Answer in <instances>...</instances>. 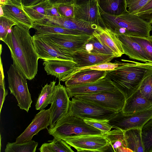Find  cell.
<instances>
[{"label": "cell", "mask_w": 152, "mask_h": 152, "mask_svg": "<svg viewBox=\"0 0 152 152\" xmlns=\"http://www.w3.org/2000/svg\"><path fill=\"white\" fill-rule=\"evenodd\" d=\"M29 29L20 25H15L2 41L10 50L13 65L26 79L31 80L37 74L39 58Z\"/></svg>", "instance_id": "cell-1"}, {"label": "cell", "mask_w": 152, "mask_h": 152, "mask_svg": "<svg viewBox=\"0 0 152 152\" xmlns=\"http://www.w3.org/2000/svg\"><path fill=\"white\" fill-rule=\"evenodd\" d=\"M127 62L107 72L110 78L126 99L137 90L142 80L152 72V63L122 59Z\"/></svg>", "instance_id": "cell-2"}, {"label": "cell", "mask_w": 152, "mask_h": 152, "mask_svg": "<svg viewBox=\"0 0 152 152\" xmlns=\"http://www.w3.org/2000/svg\"><path fill=\"white\" fill-rule=\"evenodd\" d=\"M99 7L104 28L117 34L148 37L152 30V23L136 14L128 12L119 15H109Z\"/></svg>", "instance_id": "cell-3"}, {"label": "cell", "mask_w": 152, "mask_h": 152, "mask_svg": "<svg viewBox=\"0 0 152 152\" xmlns=\"http://www.w3.org/2000/svg\"><path fill=\"white\" fill-rule=\"evenodd\" d=\"M47 129L50 135L58 139L71 135L104 134L100 130L87 124L84 119L68 113L57 121L53 128Z\"/></svg>", "instance_id": "cell-4"}, {"label": "cell", "mask_w": 152, "mask_h": 152, "mask_svg": "<svg viewBox=\"0 0 152 152\" xmlns=\"http://www.w3.org/2000/svg\"><path fill=\"white\" fill-rule=\"evenodd\" d=\"M7 74L10 94L15 97L20 109L28 112L32 101L26 78L13 64L11 65Z\"/></svg>", "instance_id": "cell-5"}, {"label": "cell", "mask_w": 152, "mask_h": 152, "mask_svg": "<svg viewBox=\"0 0 152 152\" xmlns=\"http://www.w3.org/2000/svg\"><path fill=\"white\" fill-rule=\"evenodd\" d=\"M118 113L92 102L73 97L70 101L68 114L83 119L109 120Z\"/></svg>", "instance_id": "cell-6"}, {"label": "cell", "mask_w": 152, "mask_h": 152, "mask_svg": "<svg viewBox=\"0 0 152 152\" xmlns=\"http://www.w3.org/2000/svg\"><path fill=\"white\" fill-rule=\"evenodd\" d=\"M61 139L77 152L111 151L110 146L104 134L94 135H71Z\"/></svg>", "instance_id": "cell-7"}, {"label": "cell", "mask_w": 152, "mask_h": 152, "mask_svg": "<svg viewBox=\"0 0 152 152\" xmlns=\"http://www.w3.org/2000/svg\"><path fill=\"white\" fill-rule=\"evenodd\" d=\"M73 97L88 101L117 113L122 111L126 99L118 90L114 91L78 95Z\"/></svg>", "instance_id": "cell-8"}, {"label": "cell", "mask_w": 152, "mask_h": 152, "mask_svg": "<svg viewBox=\"0 0 152 152\" xmlns=\"http://www.w3.org/2000/svg\"><path fill=\"white\" fill-rule=\"evenodd\" d=\"M152 118V108L146 110L132 114H125L122 111L109 120L112 128L125 131L135 128H141Z\"/></svg>", "instance_id": "cell-9"}, {"label": "cell", "mask_w": 152, "mask_h": 152, "mask_svg": "<svg viewBox=\"0 0 152 152\" xmlns=\"http://www.w3.org/2000/svg\"><path fill=\"white\" fill-rule=\"evenodd\" d=\"M32 37L34 46L39 58L74 62L72 57L74 52L59 47L49 41L34 35Z\"/></svg>", "instance_id": "cell-10"}, {"label": "cell", "mask_w": 152, "mask_h": 152, "mask_svg": "<svg viewBox=\"0 0 152 152\" xmlns=\"http://www.w3.org/2000/svg\"><path fill=\"white\" fill-rule=\"evenodd\" d=\"M34 36L50 41L59 47L75 52L84 48L92 34L81 35L47 34Z\"/></svg>", "instance_id": "cell-11"}, {"label": "cell", "mask_w": 152, "mask_h": 152, "mask_svg": "<svg viewBox=\"0 0 152 152\" xmlns=\"http://www.w3.org/2000/svg\"><path fill=\"white\" fill-rule=\"evenodd\" d=\"M66 87L60 81L56 86L53 101L49 108L50 120L49 129L54 127L56 123L68 113L70 100Z\"/></svg>", "instance_id": "cell-12"}, {"label": "cell", "mask_w": 152, "mask_h": 152, "mask_svg": "<svg viewBox=\"0 0 152 152\" xmlns=\"http://www.w3.org/2000/svg\"><path fill=\"white\" fill-rule=\"evenodd\" d=\"M66 88L69 98L76 95L114 91L118 90L106 76L96 81L66 87Z\"/></svg>", "instance_id": "cell-13"}, {"label": "cell", "mask_w": 152, "mask_h": 152, "mask_svg": "<svg viewBox=\"0 0 152 152\" xmlns=\"http://www.w3.org/2000/svg\"><path fill=\"white\" fill-rule=\"evenodd\" d=\"M74 18L104 28L97 0L75 4Z\"/></svg>", "instance_id": "cell-14"}, {"label": "cell", "mask_w": 152, "mask_h": 152, "mask_svg": "<svg viewBox=\"0 0 152 152\" xmlns=\"http://www.w3.org/2000/svg\"><path fill=\"white\" fill-rule=\"evenodd\" d=\"M50 120V109H43L37 113L31 123L17 138L16 142H26L31 140L33 137L42 129L49 126Z\"/></svg>", "instance_id": "cell-15"}, {"label": "cell", "mask_w": 152, "mask_h": 152, "mask_svg": "<svg viewBox=\"0 0 152 152\" xmlns=\"http://www.w3.org/2000/svg\"><path fill=\"white\" fill-rule=\"evenodd\" d=\"M92 34L117 57H120L124 54L121 42L117 34L110 30L97 26Z\"/></svg>", "instance_id": "cell-16"}, {"label": "cell", "mask_w": 152, "mask_h": 152, "mask_svg": "<svg viewBox=\"0 0 152 152\" xmlns=\"http://www.w3.org/2000/svg\"><path fill=\"white\" fill-rule=\"evenodd\" d=\"M72 57L76 63L75 67H81L110 62L115 58V55L102 54L88 52L83 48L74 52Z\"/></svg>", "instance_id": "cell-17"}, {"label": "cell", "mask_w": 152, "mask_h": 152, "mask_svg": "<svg viewBox=\"0 0 152 152\" xmlns=\"http://www.w3.org/2000/svg\"><path fill=\"white\" fill-rule=\"evenodd\" d=\"M45 20L51 24L59 27L68 29L84 31L89 33V31H93L97 26L83 20H76L74 18L63 16H47Z\"/></svg>", "instance_id": "cell-18"}, {"label": "cell", "mask_w": 152, "mask_h": 152, "mask_svg": "<svg viewBox=\"0 0 152 152\" xmlns=\"http://www.w3.org/2000/svg\"><path fill=\"white\" fill-rule=\"evenodd\" d=\"M43 64L48 75L53 76L60 81L69 73L76 63L69 60L49 59L44 60Z\"/></svg>", "instance_id": "cell-19"}, {"label": "cell", "mask_w": 152, "mask_h": 152, "mask_svg": "<svg viewBox=\"0 0 152 152\" xmlns=\"http://www.w3.org/2000/svg\"><path fill=\"white\" fill-rule=\"evenodd\" d=\"M124 54L131 59L143 62H149L147 56L141 46L129 35L117 34Z\"/></svg>", "instance_id": "cell-20"}, {"label": "cell", "mask_w": 152, "mask_h": 152, "mask_svg": "<svg viewBox=\"0 0 152 152\" xmlns=\"http://www.w3.org/2000/svg\"><path fill=\"white\" fill-rule=\"evenodd\" d=\"M152 108V102L144 97L139 90H137L126 99L122 110L125 114L137 113Z\"/></svg>", "instance_id": "cell-21"}, {"label": "cell", "mask_w": 152, "mask_h": 152, "mask_svg": "<svg viewBox=\"0 0 152 152\" xmlns=\"http://www.w3.org/2000/svg\"><path fill=\"white\" fill-rule=\"evenodd\" d=\"M4 16L12 20L16 25H20L29 29L32 28L33 21L20 9L11 3L9 1L7 4L1 5Z\"/></svg>", "instance_id": "cell-22"}, {"label": "cell", "mask_w": 152, "mask_h": 152, "mask_svg": "<svg viewBox=\"0 0 152 152\" xmlns=\"http://www.w3.org/2000/svg\"><path fill=\"white\" fill-rule=\"evenodd\" d=\"M32 28L36 31L34 34L36 36L47 34L81 35L90 33L84 31L68 29L59 27L51 24L45 20L33 22Z\"/></svg>", "instance_id": "cell-23"}, {"label": "cell", "mask_w": 152, "mask_h": 152, "mask_svg": "<svg viewBox=\"0 0 152 152\" xmlns=\"http://www.w3.org/2000/svg\"><path fill=\"white\" fill-rule=\"evenodd\" d=\"M107 71L85 70L76 73L65 81L66 87L92 82L105 77Z\"/></svg>", "instance_id": "cell-24"}, {"label": "cell", "mask_w": 152, "mask_h": 152, "mask_svg": "<svg viewBox=\"0 0 152 152\" xmlns=\"http://www.w3.org/2000/svg\"><path fill=\"white\" fill-rule=\"evenodd\" d=\"M124 137L126 148L132 152H144L141 128H133L124 131Z\"/></svg>", "instance_id": "cell-25"}, {"label": "cell", "mask_w": 152, "mask_h": 152, "mask_svg": "<svg viewBox=\"0 0 152 152\" xmlns=\"http://www.w3.org/2000/svg\"><path fill=\"white\" fill-rule=\"evenodd\" d=\"M99 6L105 13L113 15L124 14L128 11L125 0H97Z\"/></svg>", "instance_id": "cell-26"}, {"label": "cell", "mask_w": 152, "mask_h": 152, "mask_svg": "<svg viewBox=\"0 0 152 152\" xmlns=\"http://www.w3.org/2000/svg\"><path fill=\"white\" fill-rule=\"evenodd\" d=\"M56 82L53 80L42 87L35 105L36 110H41L51 104L54 96Z\"/></svg>", "instance_id": "cell-27"}, {"label": "cell", "mask_w": 152, "mask_h": 152, "mask_svg": "<svg viewBox=\"0 0 152 152\" xmlns=\"http://www.w3.org/2000/svg\"><path fill=\"white\" fill-rule=\"evenodd\" d=\"M49 3L48 0L35 5L26 6L22 5V9L33 22L45 20L46 17V10Z\"/></svg>", "instance_id": "cell-28"}, {"label": "cell", "mask_w": 152, "mask_h": 152, "mask_svg": "<svg viewBox=\"0 0 152 152\" xmlns=\"http://www.w3.org/2000/svg\"><path fill=\"white\" fill-rule=\"evenodd\" d=\"M48 143L42 144L39 150L41 152H74L71 146L62 139L54 138Z\"/></svg>", "instance_id": "cell-29"}, {"label": "cell", "mask_w": 152, "mask_h": 152, "mask_svg": "<svg viewBox=\"0 0 152 152\" xmlns=\"http://www.w3.org/2000/svg\"><path fill=\"white\" fill-rule=\"evenodd\" d=\"M123 63L115 61L113 63L110 62L103 63L90 66L81 67H74L69 73L66 76L61 79L60 81H65L69 77L76 73L85 70H95L100 71H110L121 65Z\"/></svg>", "instance_id": "cell-30"}, {"label": "cell", "mask_w": 152, "mask_h": 152, "mask_svg": "<svg viewBox=\"0 0 152 152\" xmlns=\"http://www.w3.org/2000/svg\"><path fill=\"white\" fill-rule=\"evenodd\" d=\"M38 142L34 140L23 142H9L6 145L5 152H35Z\"/></svg>", "instance_id": "cell-31"}, {"label": "cell", "mask_w": 152, "mask_h": 152, "mask_svg": "<svg viewBox=\"0 0 152 152\" xmlns=\"http://www.w3.org/2000/svg\"><path fill=\"white\" fill-rule=\"evenodd\" d=\"M141 136L144 152H151L152 150V118L141 128Z\"/></svg>", "instance_id": "cell-32"}, {"label": "cell", "mask_w": 152, "mask_h": 152, "mask_svg": "<svg viewBox=\"0 0 152 152\" xmlns=\"http://www.w3.org/2000/svg\"><path fill=\"white\" fill-rule=\"evenodd\" d=\"M84 48L88 52L92 53L115 55L103 45L92 34Z\"/></svg>", "instance_id": "cell-33"}, {"label": "cell", "mask_w": 152, "mask_h": 152, "mask_svg": "<svg viewBox=\"0 0 152 152\" xmlns=\"http://www.w3.org/2000/svg\"><path fill=\"white\" fill-rule=\"evenodd\" d=\"M130 36L141 46L147 56L149 62L152 63V35L148 37Z\"/></svg>", "instance_id": "cell-34"}, {"label": "cell", "mask_w": 152, "mask_h": 152, "mask_svg": "<svg viewBox=\"0 0 152 152\" xmlns=\"http://www.w3.org/2000/svg\"><path fill=\"white\" fill-rule=\"evenodd\" d=\"M138 89L144 97L152 102V72L144 78Z\"/></svg>", "instance_id": "cell-35"}, {"label": "cell", "mask_w": 152, "mask_h": 152, "mask_svg": "<svg viewBox=\"0 0 152 152\" xmlns=\"http://www.w3.org/2000/svg\"><path fill=\"white\" fill-rule=\"evenodd\" d=\"M16 25L14 22L4 16L0 17V39L3 41L6 37L12 27Z\"/></svg>", "instance_id": "cell-36"}, {"label": "cell", "mask_w": 152, "mask_h": 152, "mask_svg": "<svg viewBox=\"0 0 152 152\" xmlns=\"http://www.w3.org/2000/svg\"><path fill=\"white\" fill-rule=\"evenodd\" d=\"M88 125L97 129L102 131L104 134L110 131L112 128L109 124V120H97L94 119H84Z\"/></svg>", "instance_id": "cell-37"}, {"label": "cell", "mask_w": 152, "mask_h": 152, "mask_svg": "<svg viewBox=\"0 0 152 152\" xmlns=\"http://www.w3.org/2000/svg\"><path fill=\"white\" fill-rule=\"evenodd\" d=\"M151 0H125L127 10L131 14H136Z\"/></svg>", "instance_id": "cell-38"}, {"label": "cell", "mask_w": 152, "mask_h": 152, "mask_svg": "<svg viewBox=\"0 0 152 152\" xmlns=\"http://www.w3.org/2000/svg\"><path fill=\"white\" fill-rule=\"evenodd\" d=\"M124 131L120 129H115L104 133L110 146L116 141L121 140L126 145L124 137Z\"/></svg>", "instance_id": "cell-39"}, {"label": "cell", "mask_w": 152, "mask_h": 152, "mask_svg": "<svg viewBox=\"0 0 152 152\" xmlns=\"http://www.w3.org/2000/svg\"><path fill=\"white\" fill-rule=\"evenodd\" d=\"M74 4H62L57 5L59 12L61 16L70 18L74 17Z\"/></svg>", "instance_id": "cell-40"}, {"label": "cell", "mask_w": 152, "mask_h": 152, "mask_svg": "<svg viewBox=\"0 0 152 152\" xmlns=\"http://www.w3.org/2000/svg\"><path fill=\"white\" fill-rule=\"evenodd\" d=\"M8 94L7 91L5 89L4 77L3 69H1L0 80V113L4 102L6 96Z\"/></svg>", "instance_id": "cell-41"}, {"label": "cell", "mask_w": 152, "mask_h": 152, "mask_svg": "<svg viewBox=\"0 0 152 152\" xmlns=\"http://www.w3.org/2000/svg\"><path fill=\"white\" fill-rule=\"evenodd\" d=\"M46 16L61 17L59 12L57 6L49 4L46 10Z\"/></svg>", "instance_id": "cell-42"}, {"label": "cell", "mask_w": 152, "mask_h": 152, "mask_svg": "<svg viewBox=\"0 0 152 152\" xmlns=\"http://www.w3.org/2000/svg\"><path fill=\"white\" fill-rule=\"evenodd\" d=\"M50 4L57 6L60 4H74L73 0H48Z\"/></svg>", "instance_id": "cell-43"}, {"label": "cell", "mask_w": 152, "mask_h": 152, "mask_svg": "<svg viewBox=\"0 0 152 152\" xmlns=\"http://www.w3.org/2000/svg\"><path fill=\"white\" fill-rule=\"evenodd\" d=\"M47 0H22V4L26 6H30L36 5Z\"/></svg>", "instance_id": "cell-44"}, {"label": "cell", "mask_w": 152, "mask_h": 152, "mask_svg": "<svg viewBox=\"0 0 152 152\" xmlns=\"http://www.w3.org/2000/svg\"><path fill=\"white\" fill-rule=\"evenodd\" d=\"M151 10H152V0L149 1L141 9L137 14L142 13Z\"/></svg>", "instance_id": "cell-45"}, {"label": "cell", "mask_w": 152, "mask_h": 152, "mask_svg": "<svg viewBox=\"0 0 152 152\" xmlns=\"http://www.w3.org/2000/svg\"><path fill=\"white\" fill-rule=\"evenodd\" d=\"M22 0H9L10 2L15 6L20 8L22 9Z\"/></svg>", "instance_id": "cell-46"}, {"label": "cell", "mask_w": 152, "mask_h": 152, "mask_svg": "<svg viewBox=\"0 0 152 152\" xmlns=\"http://www.w3.org/2000/svg\"><path fill=\"white\" fill-rule=\"evenodd\" d=\"M92 0H73V1L75 4L79 5Z\"/></svg>", "instance_id": "cell-47"}, {"label": "cell", "mask_w": 152, "mask_h": 152, "mask_svg": "<svg viewBox=\"0 0 152 152\" xmlns=\"http://www.w3.org/2000/svg\"><path fill=\"white\" fill-rule=\"evenodd\" d=\"M9 0H0V5H4L8 4Z\"/></svg>", "instance_id": "cell-48"}, {"label": "cell", "mask_w": 152, "mask_h": 152, "mask_svg": "<svg viewBox=\"0 0 152 152\" xmlns=\"http://www.w3.org/2000/svg\"><path fill=\"white\" fill-rule=\"evenodd\" d=\"M0 17L4 16V14L3 9L2 8L1 6L0 5Z\"/></svg>", "instance_id": "cell-49"}, {"label": "cell", "mask_w": 152, "mask_h": 152, "mask_svg": "<svg viewBox=\"0 0 152 152\" xmlns=\"http://www.w3.org/2000/svg\"><path fill=\"white\" fill-rule=\"evenodd\" d=\"M150 23H152V20L151 21Z\"/></svg>", "instance_id": "cell-50"}, {"label": "cell", "mask_w": 152, "mask_h": 152, "mask_svg": "<svg viewBox=\"0 0 152 152\" xmlns=\"http://www.w3.org/2000/svg\"><path fill=\"white\" fill-rule=\"evenodd\" d=\"M151 152H152V150H151Z\"/></svg>", "instance_id": "cell-51"}]
</instances>
